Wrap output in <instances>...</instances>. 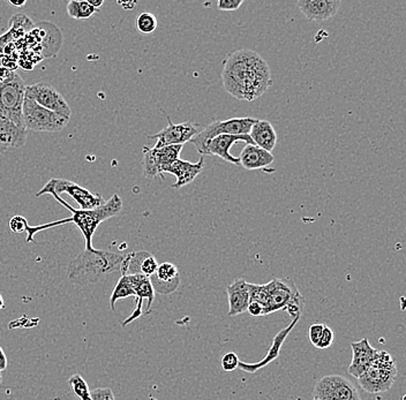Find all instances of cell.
Here are the masks:
<instances>
[{
    "mask_svg": "<svg viewBox=\"0 0 406 400\" xmlns=\"http://www.w3.org/2000/svg\"><path fill=\"white\" fill-rule=\"evenodd\" d=\"M221 80L225 90L239 101H256L272 86V71L267 61L249 49L228 54Z\"/></svg>",
    "mask_w": 406,
    "mask_h": 400,
    "instance_id": "cell-1",
    "label": "cell"
},
{
    "mask_svg": "<svg viewBox=\"0 0 406 400\" xmlns=\"http://www.w3.org/2000/svg\"><path fill=\"white\" fill-rule=\"evenodd\" d=\"M50 195L54 196L56 201L68 209V211H71L72 217L56 221V222L47 223L43 225L31 226L27 223L26 224L27 242L33 241L37 233L42 232V231H47V230L57 227V226L66 225V224H74L77 229L80 230V232L84 236L86 250L95 252L96 249L93 247V237H94L95 231L97 230L98 226L101 225L102 223L112 218L114 216L119 215L123 210V205H124V202L121 200L120 196L118 194H114L111 196V199L105 202L104 205L100 208L94 209V210H81V209L73 208L64 199H61V196L57 195L54 193H50Z\"/></svg>",
    "mask_w": 406,
    "mask_h": 400,
    "instance_id": "cell-2",
    "label": "cell"
},
{
    "mask_svg": "<svg viewBox=\"0 0 406 400\" xmlns=\"http://www.w3.org/2000/svg\"><path fill=\"white\" fill-rule=\"evenodd\" d=\"M124 255L107 250H84L72 259L68 268L70 282L79 285L97 284L120 271Z\"/></svg>",
    "mask_w": 406,
    "mask_h": 400,
    "instance_id": "cell-3",
    "label": "cell"
},
{
    "mask_svg": "<svg viewBox=\"0 0 406 400\" xmlns=\"http://www.w3.org/2000/svg\"><path fill=\"white\" fill-rule=\"evenodd\" d=\"M396 377L397 367L393 358L386 351L377 350L372 365L358 377V382L368 394H382L391 389Z\"/></svg>",
    "mask_w": 406,
    "mask_h": 400,
    "instance_id": "cell-4",
    "label": "cell"
},
{
    "mask_svg": "<svg viewBox=\"0 0 406 400\" xmlns=\"http://www.w3.org/2000/svg\"><path fill=\"white\" fill-rule=\"evenodd\" d=\"M267 287L269 294L268 315L281 310H286L293 319L302 315L300 313L305 299L292 280L274 278L267 284Z\"/></svg>",
    "mask_w": 406,
    "mask_h": 400,
    "instance_id": "cell-5",
    "label": "cell"
},
{
    "mask_svg": "<svg viewBox=\"0 0 406 400\" xmlns=\"http://www.w3.org/2000/svg\"><path fill=\"white\" fill-rule=\"evenodd\" d=\"M256 118H231L226 120L212 121L207 125L198 135L192 138V143H194L195 148L198 154L203 157L207 152V145L212 138L219 135H249Z\"/></svg>",
    "mask_w": 406,
    "mask_h": 400,
    "instance_id": "cell-6",
    "label": "cell"
},
{
    "mask_svg": "<svg viewBox=\"0 0 406 400\" xmlns=\"http://www.w3.org/2000/svg\"><path fill=\"white\" fill-rule=\"evenodd\" d=\"M22 118L26 129L31 131H61L70 122V119L44 109L26 96L22 106Z\"/></svg>",
    "mask_w": 406,
    "mask_h": 400,
    "instance_id": "cell-7",
    "label": "cell"
},
{
    "mask_svg": "<svg viewBox=\"0 0 406 400\" xmlns=\"http://www.w3.org/2000/svg\"><path fill=\"white\" fill-rule=\"evenodd\" d=\"M24 95L26 84L17 72L10 80L0 83V111L20 128H26L22 118Z\"/></svg>",
    "mask_w": 406,
    "mask_h": 400,
    "instance_id": "cell-8",
    "label": "cell"
},
{
    "mask_svg": "<svg viewBox=\"0 0 406 400\" xmlns=\"http://www.w3.org/2000/svg\"><path fill=\"white\" fill-rule=\"evenodd\" d=\"M54 193L57 195L68 194L71 196L75 203L80 205L81 210H94L104 205L105 200L100 194H94L82 186L68 179L52 178L45 184L43 189L37 193V198Z\"/></svg>",
    "mask_w": 406,
    "mask_h": 400,
    "instance_id": "cell-9",
    "label": "cell"
},
{
    "mask_svg": "<svg viewBox=\"0 0 406 400\" xmlns=\"http://www.w3.org/2000/svg\"><path fill=\"white\" fill-rule=\"evenodd\" d=\"M184 145H166L163 148H148L143 147V175L146 178L155 179L157 177L163 178L165 170L173 164L182 154Z\"/></svg>",
    "mask_w": 406,
    "mask_h": 400,
    "instance_id": "cell-10",
    "label": "cell"
},
{
    "mask_svg": "<svg viewBox=\"0 0 406 400\" xmlns=\"http://www.w3.org/2000/svg\"><path fill=\"white\" fill-rule=\"evenodd\" d=\"M319 400H361L356 385L341 375H329L318 381L313 390Z\"/></svg>",
    "mask_w": 406,
    "mask_h": 400,
    "instance_id": "cell-11",
    "label": "cell"
},
{
    "mask_svg": "<svg viewBox=\"0 0 406 400\" xmlns=\"http://www.w3.org/2000/svg\"><path fill=\"white\" fill-rule=\"evenodd\" d=\"M26 97L31 98L37 104L47 110L56 112L65 118L71 119L72 111L64 96L47 82H37L26 86Z\"/></svg>",
    "mask_w": 406,
    "mask_h": 400,
    "instance_id": "cell-12",
    "label": "cell"
},
{
    "mask_svg": "<svg viewBox=\"0 0 406 400\" xmlns=\"http://www.w3.org/2000/svg\"><path fill=\"white\" fill-rule=\"evenodd\" d=\"M168 118V126L163 128L157 134L149 135L148 138H155L156 145L154 148H163L166 145H184L186 142H191L192 138L198 133V125L186 121L182 124H173L170 117Z\"/></svg>",
    "mask_w": 406,
    "mask_h": 400,
    "instance_id": "cell-13",
    "label": "cell"
},
{
    "mask_svg": "<svg viewBox=\"0 0 406 400\" xmlns=\"http://www.w3.org/2000/svg\"><path fill=\"white\" fill-rule=\"evenodd\" d=\"M131 282L132 287L134 289L135 299H136V306L134 310L132 312L131 317L123 321L121 326H126L133 321L136 320L139 317L143 315V300H147V310L145 312V315L150 314L151 307L155 299V291L151 285L150 280L143 275H127Z\"/></svg>",
    "mask_w": 406,
    "mask_h": 400,
    "instance_id": "cell-14",
    "label": "cell"
},
{
    "mask_svg": "<svg viewBox=\"0 0 406 400\" xmlns=\"http://www.w3.org/2000/svg\"><path fill=\"white\" fill-rule=\"evenodd\" d=\"M297 5L307 20L323 22L335 17L341 6V1L339 0H298Z\"/></svg>",
    "mask_w": 406,
    "mask_h": 400,
    "instance_id": "cell-15",
    "label": "cell"
},
{
    "mask_svg": "<svg viewBox=\"0 0 406 400\" xmlns=\"http://www.w3.org/2000/svg\"><path fill=\"white\" fill-rule=\"evenodd\" d=\"M237 142H245L246 145H254V142L249 138V135H219L209 142L205 156H217L231 164L239 165L238 157L230 154V149Z\"/></svg>",
    "mask_w": 406,
    "mask_h": 400,
    "instance_id": "cell-16",
    "label": "cell"
},
{
    "mask_svg": "<svg viewBox=\"0 0 406 400\" xmlns=\"http://www.w3.org/2000/svg\"><path fill=\"white\" fill-rule=\"evenodd\" d=\"M28 131L26 128L17 127L0 111V154L10 149L24 147L27 141Z\"/></svg>",
    "mask_w": 406,
    "mask_h": 400,
    "instance_id": "cell-17",
    "label": "cell"
},
{
    "mask_svg": "<svg viewBox=\"0 0 406 400\" xmlns=\"http://www.w3.org/2000/svg\"><path fill=\"white\" fill-rule=\"evenodd\" d=\"M351 349H352L353 357L352 361L350 363L349 374L351 376L358 378L372 365L377 350L369 344L367 338H364L359 342H353L351 343Z\"/></svg>",
    "mask_w": 406,
    "mask_h": 400,
    "instance_id": "cell-18",
    "label": "cell"
},
{
    "mask_svg": "<svg viewBox=\"0 0 406 400\" xmlns=\"http://www.w3.org/2000/svg\"><path fill=\"white\" fill-rule=\"evenodd\" d=\"M203 165H205L203 157H201L198 163H191V161H182V159H179L173 164L170 165L165 170L164 173L175 175L177 180L172 185V189H179L191 184L192 182H194L203 170Z\"/></svg>",
    "mask_w": 406,
    "mask_h": 400,
    "instance_id": "cell-19",
    "label": "cell"
},
{
    "mask_svg": "<svg viewBox=\"0 0 406 400\" xmlns=\"http://www.w3.org/2000/svg\"><path fill=\"white\" fill-rule=\"evenodd\" d=\"M299 319H300V317H295L289 326H286L284 329L281 330V331L276 335L275 338L272 340V346H270L268 352H267V355H265L262 360H260L256 363H246L240 361V362H239V367L242 368V370H244L246 373H256L258 369H262L263 367H265L267 365H269V363L276 360V359L279 357L281 347H282L284 340L286 339V337L289 336L290 333L292 331L295 324L298 323Z\"/></svg>",
    "mask_w": 406,
    "mask_h": 400,
    "instance_id": "cell-20",
    "label": "cell"
},
{
    "mask_svg": "<svg viewBox=\"0 0 406 400\" xmlns=\"http://www.w3.org/2000/svg\"><path fill=\"white\" fill-rule=\"evenodd\" d=\"M226 293L228 299V315L237 317L239 314L245 313L251 301L249 282L242 278H237L226 287Z\"/></svg>",
    "mask_w": 406,
    "mask_h": 400,
    "instance_id": "cell-21",
    "label": "cell"
},
{
    "mask_svg": "<svg viewBox=\"0 0 406 400\" xmlns=\"http://www.w3.org/2000/svg\"><path fill=\"white\" fill-rule=\"evenodd\" d=\"M238 159L239 165L245 170L253 171V170L262 168L265 172H268V168L275 161V156L272 155V152L258 148L256 145H246Z\"/></svg>",
    "mask_w": 406,
    "mask_h": 400,
    "instance_id": "cell-22",
    "label": "cell"
},
{
    "mask_svg": "<svg viewBox=\"0 0 406 400\" xmlns=\"http://www.w3.org/2000/svg\"><path fill=\"white\" fill-rule=\"evenodd\" d=\"M249 138H252L254 145L263 149L265 152H272L277 143V134L272 122L268 120H258L253 124Z\"/></svg>",
    "mask_w": 406,
    "mask_h": 400,
    "instance_id": "cell-23",
    "label": "cell"
},
{
    "mask_svg": "<svg viewBox=\"0 0 406 400\" xmlns=\"http://www.w3.org/2000/svg\"><path fill=\"white\" fill-rule=\"evenodd\" d=\"M97 10H95L88 0H71L68 3V17L75 20H88L94 15Z\"/></svg>",
    "mask_w": 406,
    "mask_h": 400,
    "instance_id": "cell-24",
    "label": "cell"
},
{
    "mask_svg": "<svg viewBox=\"0 0 406 400\" xmlns=\"http://www.w3.org/2000/svg\"><path fill=\"white\" fill-rule=\"evenodd\" d=\"M130 296H135V292L133 287H132L130 278L126 275V276H121L119 280H118L117 284H116V286H114L110 298L111 310H116V303H117V301L121 299H126V298H130Z\"/></svg>",
    "mask_w": 406,
    "mask_h": 400,
    "instance_id": "cell-25",
    "label": "cell"
},
{
    "mask_svg": "<svg viewBox=\"0 0 406 400\" xmlns=\"http://www.w3.org/2000/svg\"><path fill=\"white\" fill-rule=\"evenodd\" d=\"M68 384H70V387H71L74 394L77 396V399L91 400V390H89L88 383L84 377L81 376L80 374L72 375L68 378Z\"/></svg>",
    "mask_w": 406,
    "mask_h": 400,
    "instance_id": "cell-26",
    "label": "cell"
},
{
    "mask_svg": "<svg viewBox=\"0 0 406 400\" xmlns=\"http://www.w3.org/2000/svg\"><path fill=\"white\" fill-rule=\"evenodd\" d=\"M157 17L150 12H143L136 19V29L143 35L153 34L157 29Z\"/></svg>",
    "mask_w": 406,
    "mask_h": 400,
    "instance_id": "cell-27",
    "label": "cell"
},
{
    "mask_svg": "<svg viewBox=\"0 0 406 400\" xmlns=\"http://www.w3.org/2000/svg\"><path fill=\"white\" fill-rule=\"evenodd\" d=\"M158 280L164 282H173L177 278H180L179 276L178 268L170 262L162 263L158 264L157 271L154 275Z\"/></svg>",
    "mask_w": 406,
    "mask_h": 400,
    "instance_id": "cell-28",
    "label": "cell"
},
{
    "mask_svg": "<svg viewBox=\"0 0 406 400\" xmlns=\"http://www.w3.org/2000/svg\"><path fill=\"white\" fill-rule=\"evenodd\" d=\"M249 289L251 301L261 303L262 306L265 307V310H267V315H268L269 294L267 284L258 285V284H249Z\"/></svg>",
    "mask_w": 406,
    "mask_h": 400,
    "instance_id": "cell-29",
    "label": "cell"
},
{
    "mask_svg": "<svg viewBox=\"0 0 406 400\" xmlns=\"http://www.w3.org/2000/svg\"><path fill=\"white\" fill-rule=\"evenodd\" d=\"M33 28H34V24L24 14H17L10 19V31H15L17 36H22L27 31H31Z\"/></svg>",
    "mask_w": 406,
    "mask_h": 400,
    "instance_id": "cell-30",
    "label": "cell"
},
{
    "mask_svg": "<svg viewBox=\"0 0 406 400\" xmlns=\"http://www.w3.org/2000/svg\"><path fill=\"white\" fill-rule=\"evenodd\" d=\"M150 280L151 285H153V289H154L155 293H158V294H163V296H168V294H171V293L175 292L178 289L179 285H180V278H177V280H173V282H164L158 280L156 277L153 275V276L149 277Z\"/></svg>",
    "mask_w": 406,
    "mask_h": 400,
    "instance_id": "cell-31",
    "label": "cell"
},
{
    "mask_svg": "<svg viewBox=\"0 0 406 400\" xmlns=\"http://www.w3.org/2000/svg\"><path fill=\"white\" fill-rule=\"evenodd\" d=\"M158 262L156 257H155L153 254H148L146 256L145 259L142 261L141 266H140V275H143V276L149 277L153 276L157 271Z\"/></svg>",
    "mask_w": 406,
    "mask_h": 400,
    "instance_id": "cell-32",
    "label": "cell"
},
{
    "mask_svg": "<svg viewBox=\"0 0 406 400\" xmlns=\"http://www.w3.org/2000/svg\"><path fill=\"white\" fill-rule=\"evenodd\" d=\"M238 355L235 353V352H228V353L224 354L221 359V367L223 371H226V373H231L233 370L237 369L239 367Z\"/></svg>",
    "mask_w": 406,
    "mask_h": 400,
    "instance_id": "cell-33",
    "label": "cell"
},
{
    "mask_svg": "<svg viewBox=\"0 0 406 400\" xmlns=\"http://www.w3.org/2000/svg\"><path fill=\"white\" fill-rule=\"evenodd\" d=\"M335 342V333L330 329L329 326H325L323 328L322 336L320 338L319 343L316 344V349L326 350L329 349Z\"/></svg>",
    "mask_w": 406,
    "mask_h": 400,
    "instance_id": "cell-34",
    "label": "cell"
},
{
    "mask_svg": "<svg viewBox=\"0 0 406 400\" xmlns=\"http://www.w3.org/2000/svg\"><path fill=\"white\" fill-rule=\"evenodd\" d=\"M27 223L28 221L24 218V216H14L13 218H10L8 226L13 233H24L26 232Z\"/></svg>",
    "mask_w": 406,
    "mask_h": 400,
    "instance_id": "cell-35",
    "label": "cell"
},
{
    "mask_svg": "<svg viewBox=\"0 0 406 400\" xmlns=\"http://www.w3.org/2000/svg\"><path fill=\"white\" fill-rule=\"evenodd\" d=\"M91 400H116L110 387H97L91 391Z\"/></svg>",
    "mask_w": 406,
    "mask_h": 400,
    "instance_id": "cell-36",
    "label": "cell"
},
{
    "mask_svg": "<svg viewBox=\"0 0 406 400\" xmlns=\"http://www.w3.org/2000/svg\"><path fill=\"white\" fill-rule=\"evenodd\" d=\"M323 328H325V324L322 323H315V324L309 326V340L314 346H316V344L319 343L320 338L322 336Z\"/></svg>",
    "mask_w": 406,
    "mask_h": 400,
    "instance_id": "cell-37",
    "label": "cell"
},
{
    "mask_svg": "<svg viewBox=\"0 0 406 400\" xmlns=\"http://www.w3.org/2000/svg\"><path fill=\"white\" fill-rule=\"evenodd\" d=\"M242 3L244 0H219L217 7L221 10H237Z\"/></svg>",
    "mask_w": 406,
    "mask_h": 400,
    "instance_id": "cell-38",
    "label": "cell"
},
{
    "mask_svg": "<svg viewBox=\"0 0 406 400\" xmlns=\"http://www.w3.org/2000/svg\"><path fill=\"white\" fill-rule=\"evenodd\" d=\"M246 312L251 317H265L267 315V310H265V307L262 306L261 303H256V301H249V305Z\"/></svg>",
    "mask_w": 406,
    "mask_h": 400,
    "instance_id": "cell-39",
    "label": "cell"
},
{
    "mask_svg": "<svg viewBox=\"0 0 406 400\" xmlns=\"http://www.w3.org/2000/svg\"><path fill=\"white\" fill-rule=\"evenodd\" d=\"M13 73L14 72L10 71V70H7V68L3 67V66H0V83L10 80Z\"/></svg>",
    "mask_w": 406,
    "mask_h": 400,
    "instance_id": "cell-40",
    "label": "cell"
},
{
    "mask_svg": "<svg viewBox=\"0 0 406 400\" xmlns=\"http://www.w3.org/2000/svg\"><path fill=\"white\" fill-rule=\"evenodd\" d=\"M7 357L5 352H3V347L0 346V373L7 368Z\"/></svg>",
    "mask_w": 406,
    "mask_h": 400,
    "instance_id": "cell-41",
    "label": "cell"
},
{
    "mask_svg": "<svg viewBox=\"0 0 406 400\" xmlns=\"http://www.w3.org/2000/svg\"><path fill=\"white\" fill-rule=\"evenodd\" d=\"M118 3H119V5H120V6L126 10H134L135 7H136V5H138V3H134V1H126V3H123V1H118Z\"/></svg>",
    "mask_w": 406,
    "mask_h": 400,
    "instance_id": "cell-42",
    "label": "cell"
},
{
    "mask_svg": "<svg viewBox=\"0 0 406 400\" xmlns=\"http://www.w3.org/2000/svg\"><path fill=\"white\" fill-rule=\"evenodd\" d=\"M88 3H91V6L94 7L95 10H100L103 3H104V0H88Z\"/></svg>",
    "mask_w": 406,
    "mask_h": 400,
    "instance_id": "cell-43",
    "label": "cell"
},
{
    "mask_svg": "<svg viewBox=\"0 0 406 400\" xmlns=\"http://www.w3.org/2000/svg\"><path fill=\"white\" fill-rule=\"evenodd\" d=\"M7 3H10V6L21 8V7L26 6L27 1H26V0H20V1H12V0H7Z\"/></svg>",
    "mask_w": 406,
    "mask_h": 400,
    "instance_id": "cell-44",
    "label": "cell"
},
{
    "mask_svg": "<svg viewBox=\"0 0 406 400\" xmlns=\"http://www.w3.org/2000/svg\"><path fill=\"white\" fill-rule=\"evenodd\" d=\"M3 307H5V303H3V296L0 294V310H3Z\"/></svg>",
    "mask_w": 406,
    "mask_h": 400,
    "instance_id": "cell-45",
    "label": "cell"
},
{
    "mask_svg": "<svg viewBox=\"0 0 406 400\" xmlns=\"http://www.w3.org/2000/svg\"><path fill=\"white\" fill-rule=\"evenodd\" d=\"M1 382H3V375L0 373V385H1Z\"/></svg>",
    "mask_w": 406,
    "mask_h": 400,
    "instance_id": "cell-46",
    "label": "cell"
},
{
    "mask_svg": "<svg viewBox=\"0 0 406 400\" xmlns=\"http://www.w3.org/2000/svg\"><path fill=\"white\" fill-rule=\"evenodd\" d=\"M313 400H319V399H315V398H314V399H313Z\"/></svg>",
    "mask_w": 406,
    "mask_h": 400,
    "instance_id": "cell-47",
    "label": "cell"
}]
</instances>
